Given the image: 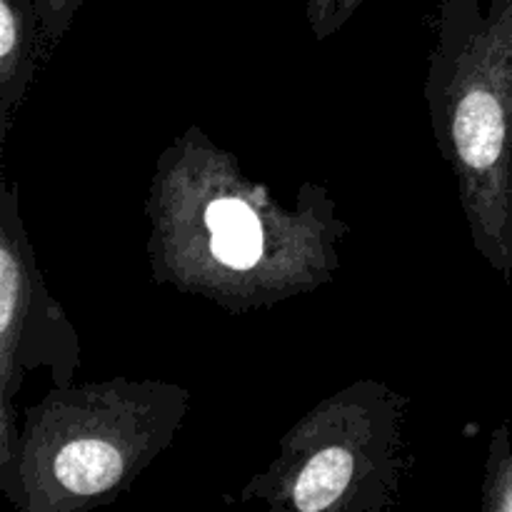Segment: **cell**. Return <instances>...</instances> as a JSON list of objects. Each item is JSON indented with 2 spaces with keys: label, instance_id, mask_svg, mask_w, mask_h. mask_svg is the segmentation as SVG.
Returning a JSON list of instances; mask_svg holds the SVG:
<instances>
[{
  "label": "cell",
  "instance_id": "6da1fadb",
  "mask_svg": "<svg viewBox=\"0 0 512 512\" xmlns=\"http://www.w3.org/2000/svg\"><path fill=\"white\" fill-rule=\"evenodd\" d=\"M143 208L155 283L230 315L333 283L350 233L325 185L303 183L288 208L198 125L158 155Z\"/></svg>",
  "mask_w": 512,
  "mask_h": 512
},
{
  "label": "cell",
  "instance_id": "7a4b0ae2",
  "mask_svg": "<svg viewBox=\"0 0 512 512\" xmlns=\"http://www.w3.org/2000/svg\"><path fill=\"white\" fill-rule=\"evenodd\" d=\"M473 248L512 280V0H440L423 85Z\"/></svg>",
  "mask_w": 512,
  "mask_h": 512
},
{
  "label": "cell",
  "instance_id": "3957f363",
  "mask_svg": "<svg viewBox=\"0 0 512 512\" xmlns=\"http://www.w3.org/2000/svg\"><path fill=\"white\" fill-rule=\"evenodd\" d=\"M190 390L125 375L55 385L23 413L20 512H88L118 500L173 445Z\"/></svg>",
  "mask_w": 512,
  "mask_h": 512
},
{
  "label": "cell",
  "instance_id": "277c9868",
  "mask_svg": "<svg viewBox=\"0 0 512 512\" xmlns=\"http://www.w3.org/2000/svg\"><path fill=\"white\" fill-rule=\"evenodd\" d=\"M410 398L375 378L335 390L280 438L240 503L293 512H388L413 468Z\"/></svg>",
  "mask_w": 512,
  "mask_h": 512
},
{
  "label": "cell",
  "instance_id": "5b68a950",
  "mask_svg": "<svg viewBox=\"0 0 512 512\" xmlns=\"http://www.w3.org/2000/svg\"><path fill=\"white\" fill-rule=\"evenodd\" d=\"M83 360L80 333L50 295L23 220L18 180L0 185V403L15 400L25 378L48 370L53 385H73Z\"/></svg>",
  "mask_w": 512,
  "mask_h": 512
},
{
  "label": "cell",
  "instance_id": "8992f818",
  "mask_svg": "<svg viewBox=\"0 0 512 512\" xmlns=\"http://www.w3.org/2000/svg\"><path fill=\"white\" fill-rule=\"evenodd\" d=\"M38 40L43 43L35 0H0V150L33 83Z\"/></svg>",
  "mask_w": 512,
  "mask_h": 512
},
{
  "label": "cell",
  "instance_id": "52a82bcc",
  "mask_svg": "<svg viewBox=\"0 0 512 512\" xmlns=\"http://www.w3.org/2000/svg\"><path fill=\"white\" fill-rule=\"evenodd\" d=\"M480 510L512 512V443L508 425H498L490 433L485 475L480 485Z\"/></svg>",
  "mask_w": 512,
  "mask_h": 512
},
{
  "label": "cell",
  "instance_id": "ba28073f",
  "mask_svg": "<svg viewBox=\"0 0 512 512\" xmlns=\"http://www.w3.org/2000/svg\"><path fill=\"white\" fill-rule=\"evenodd\" d=\"M20 413L13 400L0 403V493L13 508L20 500Z\"/></svg>",
  "mask_w": 512,
  "mask_h": 512
},
{
  "label": "cell",
  "instance_id": "9c48e42d",
  "mask_svg": "<svg viewBox=\"0 0 512 512\" xmlns=\"http://www.w3.org/2000/svg\"><path fill=\"white\" fill-rule=\"evenodd\" d=\"M365 0H305V18L318 43L333 38L363 8Z\"/></svg>",
  "mask_w": 512,
  "mask_h": 512
},
{
  "label": "cell",
  "instance_id": "30bf717a",
  "mask_svg": "<svg viewBox=\"0 0 512 512\" xmlns=\"http://www.w3.org/2000/svg\"><path fill=\"white\" fill-rule=\"evenodd\" d=\"M40 15V33L48 55L60 45V40L68 35L75 15H78L83 0H35Z\"/></svg>",
  "mask_w": 512,
  "mask_h": 512
},
{
  "label": "cell",
  "instance_id": "8fae6325",
  "mask_svg": "<svg viewBox=\"0 0 512 512\" xmlns=\"http://www.w3.org/2000/svg\"><path fill=\"white\" fill-rule=\"evenodd\" d=\"M510 220H512V160H510Z\"/></svg>",
  "mask_w": 512,
  "mask_h": 512
}]
</instances>
